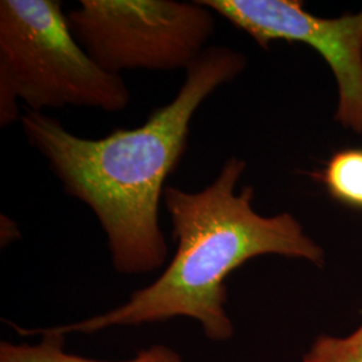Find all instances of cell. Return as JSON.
<instances>
[{
  "instance_id": "5b68a950",
  "label": "cell",
  "mask_w": 362,
  "mask_h": 362,
  "mask_svg": "<svg viewBox=\"0 0 362 362\" xmlns=\"http://www.w3.org/2000/svg\"><path fill=\"white\" fill-rule=\"evenodd\" d=\"M260 47L300 42L322 55L338 83L336 119L362 134V11L339 18L308 13L298 0H199Z\"/></svg>"
},
{
  "instance_id": "ba28073f",
  "label": "cell",
  "mask_w": 362,
  "mask_h": 362,
  "mask_svg": "<svg viewBox=\"0 0 362 362\" xmlns=\"http://www.w3.org/2000/svg\"><path fill=\"white\" fill-rule=\"evenodd\" d=\"M303 362H362V325L346 338L320 337Z\"/></svg>"
},
{
  "instance_id": "3957f363",
  "label": "cell",
  "mask_w": 362,
  "mask_h": 362,
  "mask_svg": "<svg viewBox=\"0 0 362 362\" xmlns=\"http://www.w3.org/2000/svg\"><path fill=\"white\" fill-rule=\"evenodd\" d=\"M27 110L65 106L124 110V78L97 65L74 37L58 0L0 1V127Z\"/></svg>"
},
{
  "instance_id": "7a4b0ae2",
  "label": "cell",
  "mask_w": 362,
  "mask_h": 362,
  "mask_svg": "<svg viewBox=\"0 0 362 362\" xmlns=\"http://www.w3.org/2000/svg\"><path fill=\"white\" fill-rule=\"evenodd\" d=\"M246 163L230 157L219 175L206 188L187 192L168 185L164 204L168 209L173 238L177 243L168 267L152 285L137 290L129 300L104 315L78 324L22 330L21 334L93 333L115 325H140L189 317L203 325L209 339L224 341L233 336L224 303L226 278L247 260L276 254L308 259L322 264L324 252L290 214L262 216L252 207L255 191L236 185Z\"/></svg>"
},
{
  "instance_id": "6da1fadb",
  "label": "cell",
  "mask_w": 362,
  "mask_h": 362,
  "mask_svg": "<svg viewBox=\"0 0 362 362\" xmlns=\"http://www.w3.org/2000/svg\"><path fill=\"white\" fill-rule=\"evenodd\" d=\"M246 67L226 46L207 47L185 70L176 97L134 129H116L98 140L76 136L46 113L21 117L27 141L38 149L66 194L85 203L104 230L117 272L128 275L161 267L168 246L160 228L165 182L188 148L196 110Z\"/></svg>"
},
{
  "instance_id": "277c9868",
  "label": "cell",
  "mask_w": 362,
  "mask_h": 362,
  "mask_svg": "<svg viewBox=\"0 0 362 362\" xmlns=\"http://www.w3.org/2000/svg\"><path fill=\"white\" fill-rule=\"evenodd\" d=\"M67 21L91 59L118 76L187 70L215 31L214 13L199 0H81Z\"/></svg>"
},
{
  "instance_id": "8992f818",
  "label": "cell",
  "mask_w": 362,
  "mask_h": 362,
  "mask_svg": "<svg viewBox=\"0 0 362 362\" xmlns=\"http://www.w3.org/2000/svg\"><path fill=\"white\" fill-rule=\"evenodd\" d=\"M0 362H105L88 360L64 351V336L45 334V339L37 345H11L1 342ZM125 362H181L180 357L173 350L165 346H153L143 350L134 360Z\"/></svg>"
},
{
  "instance_id": "52a82bcc",
  "label": "cell",
  "mask_w": 362,
  "mask_h": 362,
  "mask_svg": "<svg viewBox=\"0 0 362 362\" xmlns=\"http://www.w3.org/2000/svg\"><path fill=\"white\" fill-rule=\"evenodd\" d=\"M317 177L337 202L362 211V149L337 152Z\"/></svg>"
}]
</instances>
